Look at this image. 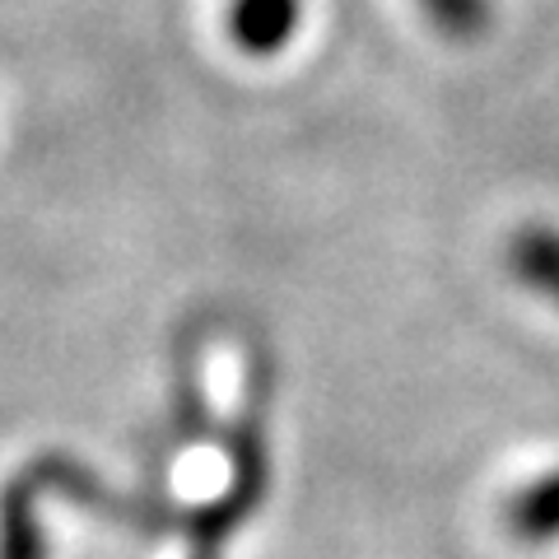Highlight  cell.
Listing matches in <instances>:
<instances>
[{
	"label": "cell",
	"instance_id": "cell-3",
	"mask_svg": "<svg viewBox=\"0 0 559 559\" xmlns=\"http://www.w3.org/2000/svg\"><path fill=\"white\" fill-rule=\"evenodd\" d=\"M509 271L518 285H527L546 304L559 308V229L550 224H522L509 238Z\"/></svg>",
	"mask_w": 559,
	"mask_h": 559
},
{
	"label": "cell",
	"instance_id": "cell-1",
	"mask_svg": "<svg viewBox=\"0 0 559 559\" xmlns=\"http://www.w3.org/2000/svg\"><path fill=\"white\" fill-rule=\"evenodd\" d=\"M43 489H47V462L5 485V495H0V559H47V536L38 522Z\"/></svg>",
	"mask_w": 559,
	"mask_h": 559
},
{
	"label": "cell",
	"instance_id": "cell-2",
	"mask_svg": "<svg viewBox=\"0 0 559 559\" xmlns=\"http://www.w3.org/2000/svg\"><path fill=\"white\" fill-rule=\"evenodd\" d=\"M304 24V0H229V38L248 57H275Z\"/></svg>",
	"mask_w": 559,
	"mask_h": 559
},
{
	"label": "cell",
	"instance_id": "cell-6",
	"mask_svg": "<svg viewBox=\"0 0 559 559\" xmlns=\"http://www.w3.org/2000/svg\"><path fill=\"white\" fill-rule=\"evenodd\" d=\"M191 559H219V555H201V550H191Z\"/></svg>",
	"mask_w": 559,
	"mask_h": 559
},
{
	"label": "cell",
	"instance_id": "cell-5",
	"mask_svg": "<svg viewBox=\"0 0 559 559\" xmlns=\"http://www.w3.org/2000/svg\"><path fill=\"white\" fill-rule=\"evenodd\" d=\"M419 10L429 14V24L452 43H476L495 20L489 0H419Z\"/></svg>",
	"mask_w": 559,
	"mask_h": 559
},
{
	"label": "cell",
	"instance_id": "cell-4",
	"mask_svg": "<svg viewBox=\"0 0 559 559\" xmlns=\"http://www.w3.org/2000/svg\"><path fill=\"white\" fill-rule=\"evenodd\" d=\"M503 527L522 546H546L559 540V471H546L518 489V495L503 503Z\"/></svg>",
	"mask_w": 559,
	"mask_h": 559
}]
</instances>
